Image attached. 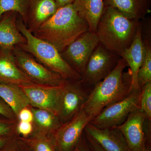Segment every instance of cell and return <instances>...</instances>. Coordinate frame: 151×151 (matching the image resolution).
I'll use <instances>...</instances> for the list:
<instances>
[{"instance_id":"6da1fadb","label":"cell","mask_w":151,"mask_h":151,"mask_svg":"<svg viewBox=\"0 0 151 151\" xmlns=\"http://www.w3.org/2000/svg\"><path fill=\"white\" fill-rule=\"evenodd\" d=\"M88 30V24L78 14L72 4L58 9L32 34L51 44L60 52Z\"/></svg>"},{"instance_id":"7a4b0ae2","label":"cell","mask_w":151,"mask_h":151,"mask_svg":"<svg viewBox=\"0 0 151 151\" xmlns=\"http://www.w3.org/2000/svg\"><path fill=\"white\" fill-rule=\"evenodd\" d=\"M124 58L114 69L92 88L83 108L92 119L103 109L125 98L131 91L132 73Z\"/></svg>"},{"instance_id":"3957f363","label":"cell","mask_w":151,"mask_h":151,"mask_svg":"<svg viewBox=\"0 0 151 151\" xmlns=\"http://www.w3.org/2000/svg\"><path fill=\"white\" fill-rule=\"evenodd\" d=\"M140 21L128 18L114 8L104 5L95 33L100 44L121 57L133 42Z\"/></svg>"},{"instance_id":"277c9868","label":"cell","mask_w":151,"mask_h":151,"mask_svg":"<svg viewBox=\"0 0 151 151\" xmlns=\"http://www.w3.org/2000/svg\"><path fill=\"white\" fill-rule=\"evenodd\" d=\"M17 27L27 40L25 43L18 45L20 48L65 80H81V76L68 64L56 47L47 42L35 36L28 29L20 15L18 19Z\"/></svg>"},{"instance_id":"5b68a950","label":"cell","mask_w":151,"mask_h":151,"mask_svg":"<svg viewBox=\"0 0 151 151\" xmlns=\"http://www.w3.org/2000/svg\"><path fill=\"white\" fill-rule=\"evenodd\" d=\"M122 58L119 55L107 49L99 42L86 63L81 81L86 87L92 89L116 67Z\"/></svg>"},{"instance_id":"8992f818","label":"cell","mask_w":151,"mask_h":151,"mask_svg":"<svg viewBox=\"0 0 151 151\" xmlns=\"http://www.w3.org/2000/svg\"><path fill=\"white\" fill-rule=\"evenodd\" d=\"M140 93L141 88L132 89L124 99L103 109L89 124L100 129L121 125L130 113L140 108Z\"/></svg>"},{"instance_id":"52a82bcc","label":"cell","mask_w":151,"mask_h":151,"mask_svg":"<svg viewBox=\"0 0 151 151\" xmlns=\"http://www.w3.org/2000/svg\"><path fill=\"white\" fill-rule=\"evenodd\" d=\"M12 52L20 69L35 84L50 86H60L65 84V78L50 70L18 45L14 47Z\"/></svg>"},{"instance_id":"ba28073f","label":"cell","mask_w":151,"mask_h":151,"mask_svg":"<svg viewBox=\"0 0 151 151\" xmlns=\"http://www.w3.org/2000/svg\"><path fill=\"white\" fill-rule=\"evenodd\" d=\"M92 119L82 108L73 118L62 124L50 137L55 151H73L82 137L86 125Z\"/></svg>"},{"instance_id":"9c48e42d","label":"cell","mask_w":151,"mask_h":151,"mask_svg":"<svg viewBox=\"0 0 151 151\" xmlns=\"http://www.w3.org/2000/svg\"><path fill=\"white\" fill-rule=\"evenodd\" d=\"M99 43L96 33L88 30L81 35L61 52V56L81 76L92 52Z\"/></svg>"},{"instance_id":"30bf717a","label":"cell","mask_w":151,"mask_h":151,"mask_svg":"<svg viewBox=\"0 0 151 151\" xmlns=\"http://www.w3.org/2000/svg\"><path fill=\"white\" fill-rule=\"evenodd\" d=\"M92 90L85 86L81 80L65 81L63 86L58 114L62 124L69 121L81 111Z\"/></svg>"},{"instance_id":"8fae6325","label":"cell","mask_w":151,"mask_h":151,"mask_svg":"<svg viewBox=\"0 0 151 151\" xmlns=\"http://www.w3.org/2000/svg\"><path fill=\"white\" fill-rule=\"evenodd\" d=\"M20 86L27 95L31 107L46 110L58 116L63 85L50 86L34 84Z\"/></svg>"},{"instance_id":"7c38bea8","label":"cell","mask_w":151,"mask_h":151,"mask_svg":"<svg viewBox=\"0 0 151 151\" xmlns=\"http://www.w3.org/2000/svg\"><path fill=\"white\" fill-rule=\"evenodd\" d=\"M147 118L140 108L130 113L122 124L116 127L123 135L132 151H143L150 145L144 132V125Z\"/></svg>"},{"instance_id":"4fadbf2b","label":"cell","mask_w":151,"mask_h":151,"mask_svg":"<svg viewBox=\"0 0 151 151\" xmlns=\"http://www.w3.org/2000/svg\"><path fill=\"white\" fill-rule=\"evenodd\" d=\"M84 132L105 151H132L124 136L116 127L100 129L89 123Z\"/></svg>"},{"instance_id":"5bb4252c","label":"cell","mask_w":151,"mask_h":151,"mask_svg":"<svg viewBox=\"0 0 151 151\" xmlns=\"http://www.w3.org/2000/svg\"><path fill=\"white\" fill-rule=\"evenodd\" d=\"M0 82L19 86L35 84L17 65L12 50L0 47Z\"/></svg>"},{"instance_id":"9a60e30c","label":"cell","mask_w":151,"mask_h":151,"mask_svg":"<svg viewBox=\"0 0 151 151\" xmlns=\"http://www.w3.org/2000/svg\"><path fill=\"white\" fill-rule=\"evenodd\" d=\"M19 15L16 12H8L0 19V47L12 50L17 45L26 42L25 37L17 27Z\"/></svg>"},{"instance_id":"2e32d148","label":"cell","mask_w":151,"mask_h":151,"mask_svg":"<svg viewBox=\"0 0 151 151\" xmlns=\"http://www.w3.org/2000/svg\"><path fill=\"white\" fill-rule=\"evenodd\" d=\"M58 9L55 0H30L24 24L33 33Z\"/></svg>"},{"instance_id":"e0dca14e","label":"cell","mask_w":151,"mask_h":151,"mask_svg":"<svg viewBox=\"0 0 151 151\" xmlns=\"http://www.w3.org/2000/svg\"><path fill=\"white\" fill-rule=\"evenodd\" d=\"M144 48L142 34L141 21L137 29L134 39L131 46L124 52L122 55L127 63L132 73L131 91L132 89L140 88L137 82V75L144 58Z\"/></svg>"},{"instance_id":"ac0fdd59","label":"cell","mask_w":151,"mask_h":151,"mask_svg":"<svg viewBox=\"0 0 151 151\" xmlns=\"http://www.w3.org/2000/svg\"><path fill=\"white\" fill-rule=\"evenodd\" d=\"M128 18L141 20L150 12L151 0H103Z\"/></svg>"},{"instance_id":"d6986e66","label":"cell","mask_w":151,"mask_h":151,"mask_svg":"<svg viewBox=\"0 0 151 151\" xmlns=\"http://www.w3.org/2000/svg\"><path fill=\"white\" fill-rule=\"evenodd\" d=\"M31 108L33 114V132L31 136L50 137L62 125L59 117L54 113L31 106Z\"/></svg>"},{"instance_id":"ffe728a7","label":"cell","mask_w":151,"mask_h":151,"mask_svg":"<svg viewBox=\"0 0 151 151\" xmlns=\"http://www.w3.org/2000/svg\"><path fill=\"white\" fill-rule=\"evenodd\" d=\"M0 97L11 108L17 119L22 109L30 106L27 95L17 84L0 82Z\"/></svg>"},{"instance_id":"44dd1931","label":"cell","mask_w":151,"mask_h":151,"mask_svg":"<svg viewBox=\"0 0 151 151\" xmlns=\"http://www.w3.org/2000/svg\"><path fill=\"white\" fill-rule=\"evenodd\" d=\"M73 4L78 14L88 24L89 31L96 32L104 9L103 0H74Z\"/></svg>"},{"instance_id":"7402d4cb","label":"cell","mask_w":151,"mask_h":151,"mask_svg":"<svg viewBox=\"0 0 151 151\" xmlns=\"http://www.w3.org/2000/svg\"><path fill=\"white\" fill-rule=\"evenodd\" d=\"M144 58L137 75V82L141 88L145 84L151 82V43L143 42Z\"/></svg>"},{"instance_id":"603a6c76","label":"cell","mask_w":151,"mask_h":151,"mask_svg":"<svg viewBox=\"0 0 151 151\" xmlns=\"http://www.w3.org/2000/svg\"><path fill=\"white\" fill-rule=\"evenodd\" d=\"M29 1L0 0V19L6 13L13 11L19 14L25 23Z\"/></svg>"},{"instance_id":"cb8c5ba5","label":"cell","mask_w":151,"mask_h":151,"mask_svg":"<svg viewBox=\"0 0 151 151\" xmlns=\"http://www.w3.org/2000/svg\"><path fill=\"white\" fill-rule=\"evenodd\" d=\"M19 137L32 151H55L50 137L39 135L31 136L27 138Z\"/></svg>"},{"instance_id":"d4e9b609","label":"cell","mask_w":151,"mask_h":151,"mask_svg":"<svg viewBox=\"0 0 151 151\" xmlns=\"http://www.w3.org/2000/svg\"><path fill=\"white\" fill-rule=\"evenodd\" d=\"M140 108L145 114L147 119L151 120V82L141 88Z\"/></svg>"},{"instance_id":"484cf974","label":"cell","mask_w":151,"mask_h":151,"mask_svg":"<svg viewBox=\"0 0 151 151\" xmlns=\"http://www.w3.org/2000/svg\"><path fill=\"white\" fill-rule=\"evenodd\" d=\"M18 121L10 120L0 116V136L13 137L18 135L16 132Z\"/></svg>"},{"instance_id":"4316f807","label":"cell","mask_w":151,"mask_h":151,"mask_svg":"<svg viewBox=\"0 0 151 151\" xmlns=\"http://www.w3.org/2000/svg\"><path fill=\"white\" fill-rule=\"evenodd\" d=\"M33 132L32 123L18 121L16 127L17 134L19 137L27 138L31 136Z\"/></svg>"},{"instance_id":"83f0119b","label":"cell","mask_w":151,"mask_h":151,"mask_svg":"<svg viewBox=\"0 0 151 151\" xmlns=\"http://www.w3.org/2000/svg\"><path fill=\"white\" fill-rule=\"evenodd\" d=\"M0 116L12 120H17L8 105L0 97ZM18 121V120H17Z\"/></svg>"},{"instance_id":"f1b7e54d","label":"cell","mask_w":151,"mask_h":151,"mask_svg":"<svg viewBox=\"0 0 151 151\" xmlns=\"http://www.w3.org/2000/svg\"><path fill=\"white\" fill-rule=\"evenodd\" d=\"M18 121L32 123L33 120V114L31 106L22 109L19 112L17 116Z\"/></svg>"},{"instance_id":"f546056e","label":"cell","mask_w":151,"mask_h":151,"mask_svg":"<svg viewBox=\"0 0 151 151\" xmlns=\"http://www.w3.org/2000/svg\"><path fill=\"white\" fill-rule=\"evenodd\" d=\"M18 136L13 138L0 150V151H18Z\"/></svg>"},{"instance_id":"4dcf8cb0","label":"cell","mask_w":151,"mask_h":151,"mask_svg":"<svg viewBox=\"0 0 151 151\" xmlns=\"http://www.w3.org/2000/svg\"><path fill=\"white\" fill-rule=\"evenodd\" d=\"M73 151H92L86 140L84 131L78 145Z\"/></svg>"},{"instance_id":"1f68e13d","label":"cell","mask_w":151,"mask_h":151,"mask_svg":"<svg viewBox=\"0 0 151 151\" xmlns=\"http://www.w3.org/2000/svg\"><path fill=\"white\" fill-rule=\"evenodd\" d=\"M84 134H85L87 142L92 151H105L96 141L94 140L92 137L86 134L85 132H84Z\"/></svg>"},{"instance_id":"d6a6232c","label":"cell","mask_w":151,"mask_h":151,"mask_svg":"<svg viewBox=\"0 0 151 151\" xmlns=\"http://www.w3.org/2000/svg\"><path fill=\"white\" fill-rule=\"evenodd\" d=\"M16 136L9 137V136H0V150L7 143H8L13 138Z\"/></svg>"},{"instance_id":"836d02e7","label":"cell","mask_w":151,"mask_h":151,"mask_svg":"<svg viewBox=\"0 0 151 151\" xmlns=\"http://www.w3.org/2000/svg\"><path fill=\"white\" fill-rule=\"evenodd\" d=\"M74 1V0H55L58 9L73 4Z\"/></svg>"},{"instance_id":"e575fe53","label":"cell","mask_w":151,"mask_h":151,"mask_svg":"<svg viewBox=\"0 0 151 151\" xmlns=\"http://www.w3.org/2000/svg\"><path fill=\"white\" fill-rule=\"evenodd\" d=\"M18 138V151H32L28 146L20 139L19 136Z\"/></svg>"},{"instance_id":"d590c367","label":"cell","mask_w":151,"mask_h":151,"mask_svg":"<svg viewBox=\"0 0 151 151\" xmlns=\"http://www.w3.org/2000/svg\"><path fill=\"white\" fill-rule=\"evenodd\" d=\"M143 151H151V145L146 146L145 148Z\"/></svg>"}]
</instances>
